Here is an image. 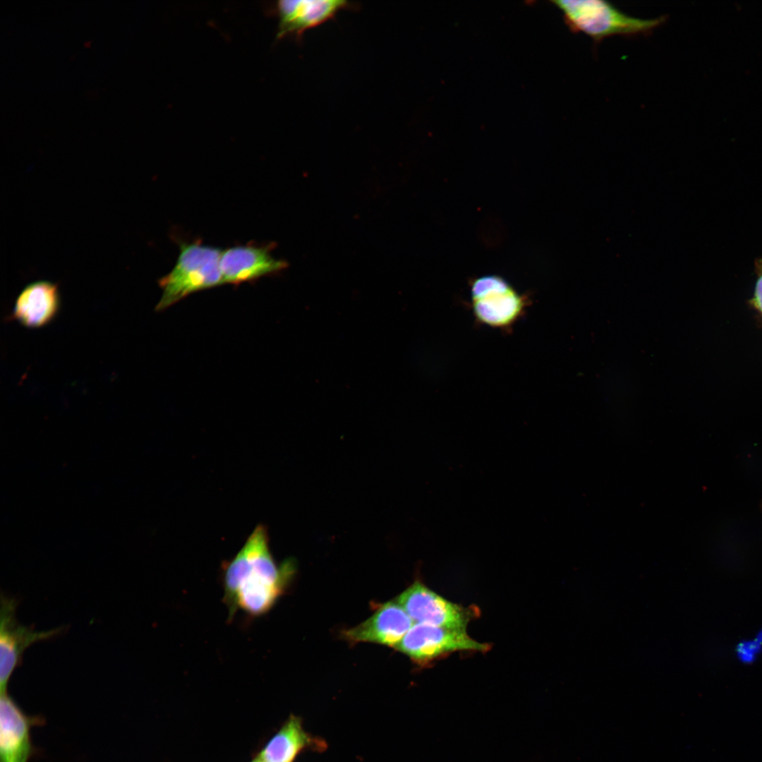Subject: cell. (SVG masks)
Masks as SVG:
<instances>
[{
    "instance_id": "6da1fadb",
    "label": "cell",
    "mask_w": 762,
    "mask_h": 762,
    "mask_svg": "<svg viewBox=\"0 0 762 762\" xmlns=\"http://www.w3.org/2000/svg\"><path fill=\"white\" fill-rule=\"evenodd\" d=\"M264 525H258L241 550L223 567L224 601L229 618L241 610L250 617L265 615L284 591L295 570L293 560L278 565Z\"/></svg>"
},
{
    "instance_id": "7a4b0ae2",
    "label": "cell",
    "mask_w": 762,
    "mask_h": 762,
    "mask_svg": "<svg viewBox=\"0 0 762 762\" xmlns=\"http://www.w3.org/2000/svg\"><path fill=\"white\" fill-rule=\"evenodd\" d=\"M569 28L598 43L612 36L648 35L665 22V16L643 19L629 16L610 2L600 0L555 1Z\"/></svg>"
},
{
    "instance_id": "3957f363",
    "label": "cell",
    "mask_w": 762,
    "mask_h": 762,
    "mask_svg": "<svg viewBox=\"0 0 762 762\" xmlns=\"http://www.w3.org/2000/svg\"><path fill=\"white\" fill-rule=\"evenodd\" d=\"M222 252L198 241L181 243L174 268L158 281L162 292L155 310H164L191 294L224 284Z\"/></svg>"
},
{
    "instance_id": "277c9868",
    "label": "cell",
    "mask_w": 762,
    "mask_h": 762,
    "mask_svg": "<svg viewBox=\"0 0 762 762\" xmlns=\"http://www.w3.org/2000/svg\"><path fill=\"white\" fill-rule=\"evenodd\" d=\"M394 648L423 663L454 651L486 652L490 646L472 639L466 629L413 624Z\"/></svg>"
},
{
    "instance_id": "5b68a950",
    "label": "cell",
    "mask_w": 762,
    "mask_h": 762,
    "mask_svg": "<svg viewBox=\"0 0 762 762\" xmlns=\"http://www.w3.org/2000/svg\"><path fill=\"white\" fill-rule=\"evenodd\" d=\"M471 300L475 316L492 327L514 323L525 308V299L502 277L486 275L474 280Z\"/></svg>"
},
{
    "instance_id": "8992f818",
    "label": "cell",
    "mask_w": 762,
    "mask_h": 762,
    "mask_svg": "<svg viewBox=\"0 0 762 762\" xmlns=\"http://www.w3.org/2000/svg\"><path fill=\"white\" fill-rule=\"evenodd\" d=\"M414 624L466 629L476 610L452 603L419 581L414 582L395 600Z\"/></svg>"
},
{
    "instance_id": "52a82bcc",
    "label": "cell",
    "mask_w": 762,
    "mask_h": 762,
    "mask_svg": "<svg viewBox=\"0 0 762 762\" xmlns=\"http://www.w3.org/2000/svg\"><path fill=\"white\" fill-rule=\"evenodd\" d=\"M16 600L1 597L0 623V689L7 691L8 681L22 660L24 651L36 642L50 639L64 631L63 627L37 631L18 624L16 617Z\"/></svg>"
},
{
    "instance_id": "ba28073f",
    "label": "cell",
    "mask_w": 762,
    "mask_h": 762,
    "mask_svg": "<svg viewBox=\"0 0 762 762\" xmlns=\"http://www.w3.org/2000/svg\"><path fill=\"white\" fill-rule=\"evenodd\" d=\"M40 716L25 714L7 691L0 698V762H28L36 750L32 727L44 724Z\"/></svg>"
},
{
    "instance_id": "9c48e42d",
    "label": "cell",
    "mask_w": 762,
    "mask_h": 762,
    "mask_svg": "<svg viewBox=\"0 0 762 762\" xmlns=\"http://www.w3.org/2000/svg\"><path fill=\"white\" fill-rule=\"evenodd\" d=\"M355 7L343 0H284L275 6L278 40L286 36L300 39L303 33L332 19L340 11Z\"/></svg>"
},
{
    "instance_id": "30bf717a",
    "label": "cell",
    "mask_w": 762,
    "mask_h": 762,
    "mask_svg": "<svg viewBox=\"0 0 762 762\" xmlns=\"http://www.w3.org/2000/svg\"><path fill=\"white\" fill-rule=\"evenodd\" d=\"M272 249L270 245H246L223 250L219 261L223 283L247 282L286 269L287 262L275 258Z\"/></svg>"
},
{
    "instance_id": "8fae6325",
    "label": "cell",
    "mask_w": 762,
    "mask_h": 762,
    "mask_svg": "<svg viewBox=\"0 0 762 762\" xmlns=\"http://www.w3.org/2000/svg\"><path fill=\"white\" fill-rule=\"evenodd\" d=\"M413 622L396 601L381 605L367 620L343 632L351 643L369 642L395 647L413 625Z\"/></svg>"
},
{
    "instance_id": "7c38bea8",
    "label": "cell",
    "mask_w": 762,
    "mask_h": 762,
    "mask_svg": "<svg viewBox=\"0 0 762 762\" xmlns=\"http://www.w3.org/2000/svg\"><path fill=\"white\" fill-rule=\"evenodd\" d=\"M60 306L58 285L50 281L39 280L28 284L20 292L11 318L25 327L40 328L54 320Z\"/></svg>"
},
{
    "instance_id": "4fadbf2b",
    "label": "cell",
    "mask_w": 762,
    "mask_h": 762,
    "mask_svg": "<svg viewBox=\"0 0 762 762\" xmlns=\"http://www.w3.org/2000/svg\"><path fill=\"white\" fill-rule=\"evenodd\" d=\"M305 732L299 718L291 716L257 756L262 762H293L310 746H320Z\"/></svg>"
},
{
    "instance_id": "5bb4252c",
    "label": "cell",
    "mask_w": 762,
    "mask_h": 762,
    "mask_svg": "<svg viewBox=\"0 0 762 762\" xmlns=\"http://www.w3.org/2000/svg\"><path fill=\"white\" fill-rule=\"evenodd\" d=\"M754 302L756 307L762 313V274L756 283Z\"/></svg>"
},
{
    "instance_id": "9a60e30c",
    "label": "cell",
    "mask_w": 762,
    "mask_h": 762,
    "mask_svg": "<svg viewBox=\"0 0 762 762\" xmlns=\"http://www.w3.org/2000/svg\"><path fill=\"white\" fill-rule=\"evenodd\" d=\"M252 762H262L260 759L256 757Z\"/></svg>"
}]
</instances>
